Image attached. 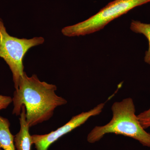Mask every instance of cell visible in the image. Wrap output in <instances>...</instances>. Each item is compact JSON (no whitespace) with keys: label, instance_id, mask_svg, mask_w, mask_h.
I'll use <instances>...</instances> for the list:
<instances>
[{"label":"cell","instance_id":"8992f818","mask_svg":"<svg viewBox=\"0 0 150 150\" xmlns=\"http://www.w3.org/2000/svg\"><path fill=\"white\" fill-rule=\"evenodd\" d=\"M25 108L21 107L19 118L20 130L14 136V144L16 150H31L32 145L31 136L29 133V126L26 119Z\"/></svg>","mask_w":150,"mask_h":150},{"label":"cell","instance_id":"9c48e42d","mask_svg":"<svg viewBox=\"0 0 150 150\" xmlns=\"http://www.w3.org/2000/svg\"><path fill=\"white\" fill-rule=\"evenodd\" d=\"M141 125L144 129L150 128V108L137 115Z\"/></svg>","mask_w":150,"mask_h":150},{"label":"cell","instance_id":"3957f363","mask_svg":"<svg viewBox=\"0 0 150 150\" xmlns=\"http://www.w3.org/2000/svg\"><path fill=\"white\" fill-rule=\"evenodd\" d=\"M150 2V0H114L84 21L64 28L62 33L65 36L73 37L97 32L132 9Z\"/></svg>","mask_w":150,"mask_h":150},{"label":"cell","instance_id":"52a82bcc","mask_svg":"<svg viewBox=\"0 0 150 150\" xmlns=\"http://www.w3.org/2000/svg\"><path fill=\"white\" fill-rule=\"evenodd\" d=\"M10 126L8 119L0 115V148L3 150H16Z\"/></svg>","mask_w":150,"mask_h":150},{"label":"cell","instance_id":"5b68a950","mask_svg":"<svg viewBox=\"0 0 150 150\" xmlns=\"http://www.w3.org/2000/svg\"><path fill=\"white\" fill-rule=\"evenodd\" d=\"M105 103H101L91 110L73 116L64 126L48 134L31 136L32 144L36 150H48L51 144L60 138L83 124L92 117L99 115L102 112Z\"/></svg>","mask_w":150,"mask_h":150},{"label":"cell","instance_id":"7a4b0ae2","mask_svg":"<svg viewBox=\"0 0 150 150\" xmlns=\"http://www.w3.org/2000/svg\"><path fill=\"white\" fill-rule=\"evenodd\" d=\"M112 118L102 126L95 127L87 137L88 142L94 144L106 134H113L132 138L145 146L150 147V133L145 131L140 123L134 100L131 98L115 102L111 106Z\"/></svg>","mask_w":150,"mask_h":150},{"label":"cell","instance_id":"ba28073f","mask_svg":"<svg viewBox=\"0 0 150 150\" xmlns=\"http://www.w3.org/2000/svg\"><path fill=\"white\" fill-rule=\"evenodd\" d=\"M130 29L135 33L143 34L147 39L149 48L145 53L144 60L145 63L150 66V23L132 20L130 24Z\"/></svg>","mask_w":150,"mask_h":150},{"label":"cell","instance_id":"277c9868","mask_svg":"<svg viewBox=\"0 0 150 150\" xmlns=\"http://www.w3.org/2000/svg\"><path fill=\"white\" fill-rule=\"evenodd\" d=\"M44 42V38L42 37L27 39L11 36L0 18V57L5 61L11 71L16 90L18 88L20 81L24 73L25 55L30 48Z\"/></svg>","mask_w":150,"mask_h":150},{"label":"cell","instance_id":"8fae6325","mask_svg":"<svg viewBox=\"0 0 150 150\" xmlns=\"http://www.w3.org/2000/svg\"><path fill=\"white\" fill-rule=\"evenodd\" d=\"M0 150H3L2 149H1V148H0Z\"/></svg>","mask_w":150,"mask_h":150},{"label":"cell","instance_id":"30bf717a","mask_svg":"<svg viewBox=\"0 0 150 150\" xmlns=\"http://www.w3.org/2000/svg\"><path fill=\"white\" fill-rule=\"evenodd\" d=\"M12 101L11 97L0 95V110L6 108Z\"/></svg>","mask_w":150,"mask_h":150},{"label":"cell","instance_id":"6da1fadb","mask_svg":"<svg viewBox=\"0 0 150 150\" xmlns=\"http://www.w3.org/2000/svg\"><path fill=\"white\" fill-rule=\"evenodd\" d=\"M56 85L39 80L36 75L28 77L24 73L12 98L13 114L20 115L21 107L25 108L26 119L30 127L50 119L56 108L67 104L66 99L58 96Z\"/></svg>","mask_w":150,"mask_h":150}]
</instances>
